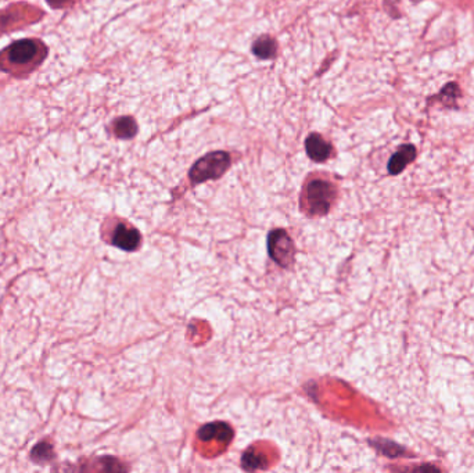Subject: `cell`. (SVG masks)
Returning a JSON list of instances; mask_svg holds the SVG:
<instances>
[{
	"label": "cell",
	"instance_id": "cell-2",
	"mask_svg": "<svg viewBox=\"0 0 474 473\" xmlns=\"http://www.w3.org/2000/svg\"><path fill=\"white\" fill-rule=\"evenodd\" d=\"M230 167V156L226 151H212L201 157L191 167L189 176L193 183L220 178Z\"/></svg>",
	"mask_w": 474,
	"mask_h": 473
},
{
	"label": "cell",
	"instance_id": "cell-7",
	"mask_svg": "<svg viewBox=\"0 0 474 473\" xmlns=\"http://www.w3.org/2000/svg\"><path fill=\"white\" fill-rule=\"evenodd\" d=\"M416 156H417V150L412 143L401 145L388 161V172L391 175L401 174L412 161H415Z\"/></svg>",
	"mask_w": 474,
	"mask_h": 473
},
{
	"label": "cell",
	"instance_id": "cell-6",
	"mask_svg": "<svg viewBox=\"0 0 474 473\" xmlns=\"http://www.w3.org/2000/svg\"><path fill=\"white\" fill-rule=\"evenodd\" d=\"M38 55V45L35 41L26 39L13 44L8 49V59L15 64H27L31 63Z\"/></svg>",
	"mask_w": 474,
	"mask_h": 473
},
{
	"label": "cell",
	"instance_id": "cell-8",
	"mask_svg": "<svg viewBox=\"0 0 474 473\" xmlns=\"http://www.w3.org/2000/svg\"><path fill=\"white\" fill-rule=\"evenodd\" d=\"M305 149H307L308 157L316 163H323L329 160L333 153L332 145L326 139H323L319 133H311L307 138Z\"/></svg>",
	"mask_w": 474,
	"mask_h": 473
},
{
	"label": "cell",
	"instance_id": "cell-11",
	"mask_svg": "<svg viewBox=\"0 0 474 473\" xmlns=\"http://www.w3.org/2000/svg\"><path fill=\"white\" fill-rule=\"evenodd\" d=\"M253 52L257 57H260L263 60L274 59L276 56V52H278V44L271 37H263L254 42Z\"/></svg>",
	"mask_w": 474,
	"mask_h": 473
},
{
	"label": "cell",
	"instance_id": "cell-1",
	"mask_svg": "<svg viewBox=\"0 0 474 473\" xmlns=\"http://www.w3.org/2000/svg\"><path fill=\"white\" fill-rule=\"evenodd\" d=\"M337 196L336 186L323 178H315L305 185L303 192V208L307 214L322 216L326 215Z\"/></svg>",
	"mask_w": 474,
	"mask_h": 473
},
{
	"label": "cell",
	"instance_id": "cell-3",
	"mask_svg": "<svg viewBox=\"0 0 474 473\" xmlns=\"http://www.w3.org/2000/svg\"><path fill=\"white\" fill-rule=\"evenodd\" d=\"M269 257L281 267H289L294 261V242L285 229H275L268 234Z\"/></svg>",
	"mask_w": 474,
	"mask_h": 473
},
{
	"label": "cell",
	"instance_id": "cell-15",
	"mask_svg": "<svg viewBox=\"0 0 474 473\" xmlns=\"http://www.w3.org/2000/svg\"><path fill=\"white\" fill-rule=\"evenodd\" d=\"M48 2H49L53 8H61V6H64V5L68 2V0H48Z\"/></svg>",
	"mask_w": 474,
	"mask_h": 473
},
{
	"label": "cell",
	"instance_id": "cell-13",
	"mask_svg": "<svg viewBox=\"0 0 474 473\" xmlns=\"http://www.w3.org/2000/svg\"><path fill=\"white\" fill-rule=\"evenodd\" d=\"M32 458L37 461H46L53 456V447L49 443H41L32 449Z\"/></svg>",
	"mask_w": 474,
	"mask_h": 473
},
{
	"label": "cell",
	"instance_id": "cell-4",
	"mask_svg": "<svg viewBox=\"0 0 474 473\" xmlns=\"http://www.w3.org/2000/svg\"><path fill=\"white\" fill-rule=\"evenodd\" d=\"M140 242H142V234L132 225L121 222L115 226L113 232L111 243L117 246L118 249L125 250V252H135L140 246Z\"/></svg>",
	"mask_w": 474,
	"mask_h": 473
},
{
	"label": "cell",
	"instance_id": "cell-12",
	"mask_svg": "<svg viewBox=\"0 0 474 473\" xmlns=\"http://www.w3.org/2000/svg\"><path fill=\"white\" fill-rule=\"evenodd\" d=\"M114 132L121 139H131L138 132V125L132 117H121L114 122Z\"/></svg>",
	"mask_w": 474,
	"mask_h": 473
},
{
	"label": "cell",
	"instance_id": "cell-10",
	"mask_svg": "<svg viewBox=\"0 0 474 473\" xmlns=\"http://www.w3.org/2000/svg\"><path fill=\"white\" fill-rule=\"evenodd\" d=\"M242 466L246 470L265 469L268 466V459L263 451L252 447L245 452V455L242 458Z\"/></svg>",
	"mask_w": 474,
	"mask_h": 473
},
{
	"label": "cell",
	"instance_id": "cell-9",
	"mask_svg": "<svg viewBox=\"0 0 474 473\" xmlns=\"http://www.w3.org/2000/svg\"><path fill=\"white\" fill-rule=\"evenodd\" d=\"M462 98V91L460 86L456 82H448L445 86L441 88V91L428 98V103L434 104L438 103L444 109H457V100Z\"/></svg>",
	"mask_w": 474,
	"mask_h": 473
},
{
	"label": "cell",
	"instance_id": "cell-14",
	"mask_svg": "<svg viewBox=\"0 0 474 473\" xmlns=\"http://www.w3.org/2000/svg\"><path fill=\"white\" fill-rule=\"evenodd\" d=\"M375 447H377L384 455L391 456V458L402 455V448L391 441H380V443H376Z\"/></svg>",
	"mask_w": 474,
	"mask_h": 473
},
{
	"label": "cell",
	"instance_id": "cell-5",
	"mask_svg": "<svg viewBox=\"0 0 474 473\" xmlns=\"http://www.w3.org/2000/svg\"><path fill=\"white\" fill-rule=\"evenodd\" d=\"M197 437L198 440L205 441V443L215 440L218 443L227 445L230 440L233 438V430L225 422H214V423H208L200 427V430L197 432Z\"/></svg>",
	"mask_w": 474,
	"mask_h": 473
},
{
	"label": "cell",
	"instance_id": "cell-16",
	"mask_svg": "<svg viewBox=\"0 0 474 473\" xmlns=\"http://www.w3.org/2000/svg\"><path fill=\"white\" fill-rule=\"evenodd\" d=\"M412 2H415V3H419V2H424V0H412Z\"/></svg>",
	"mask_w": 474,
	"mask_h": 473
}]
</instances>
